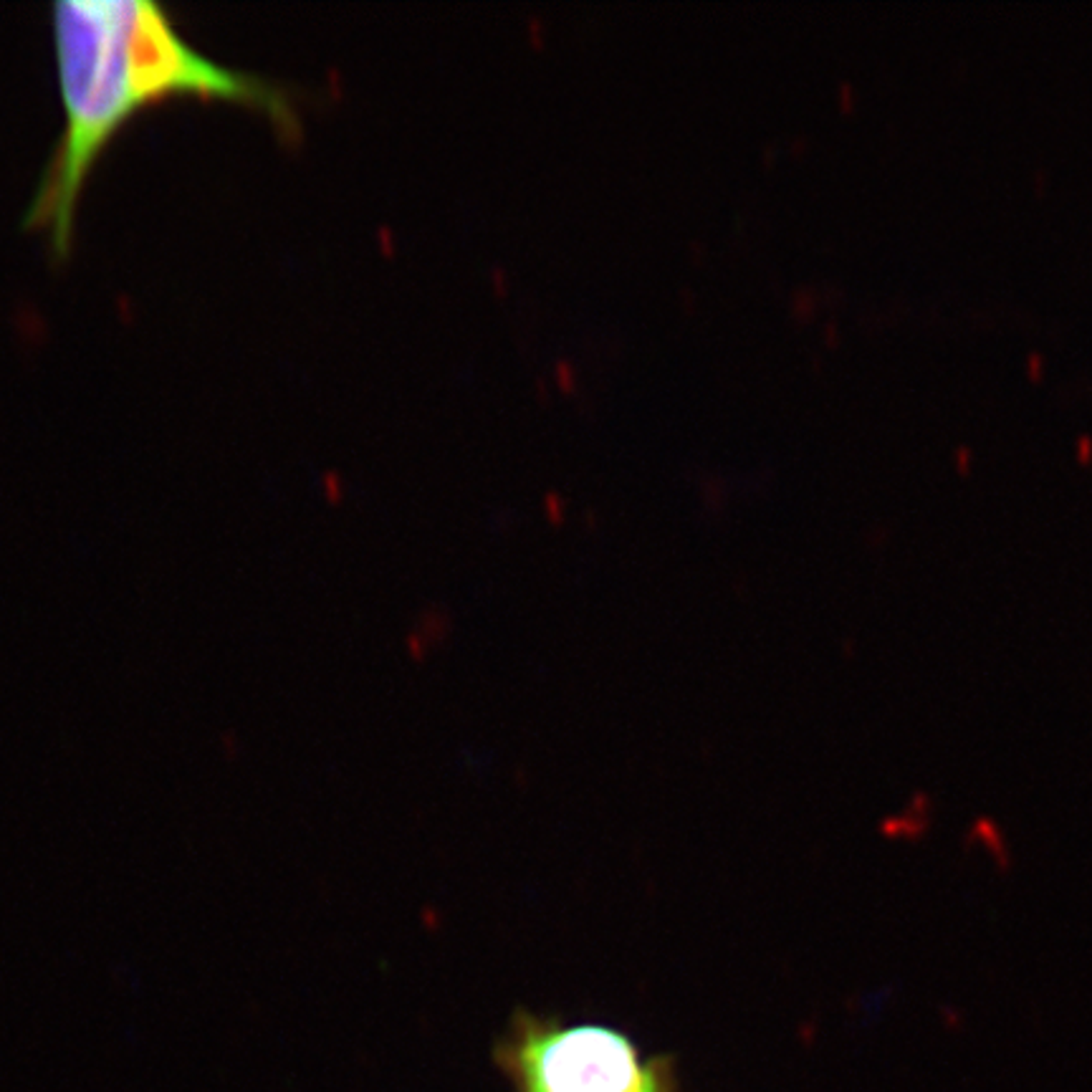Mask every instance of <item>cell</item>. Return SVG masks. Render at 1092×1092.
<instances>
[{
  "mask_svg": "<svg viewBox=\"0 0 1092 1092\" xmlns=\"http://www.w3.org/2000/svg\"><path fill=\"white\" fill-rule=\"evenodd\" d=\"M51 31L64 129L23 223L49 233L61 261L74 241L89 172L142 109L190 96L256 109L283 137L301 129L291 91L197 51L152 0L53 3Z\"/></svg>",
  "mask_w": 1092,
  "mask_h": 1092,
  "instance_id": "obj_1",
  "label": "cell"
},
{
  "mask_svg": "<svg viewBox=\"0 0 1092 1092\" xmlns=\"http://www.w3.org/2000/svg\"><path fill=\"white\" fill-rule=\"evenodd\" d=\"M514 1092H678L665 1054H647L628 1032L600 1022L516 1012L496 1044Z\"/></svg>",
  "mask_w": 1092,
  "mask_h": 1092,
  "instance_id": "obj_2",
  "label": "cell"
}]
</instances>
